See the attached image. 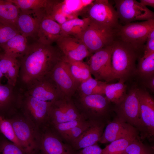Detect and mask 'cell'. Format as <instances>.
<instances>
[{"label":"cell","mask_w":154,"mask_h":154,"mask_svg":"<svg viewBox=\"0 0 154 154\" xmlns=\"http://www.w3.org/2000/svg\"><path fill=\"white\" fill-rule=\"evenodd\" d=\"M94 121L86 120L83 123L73 128L60 137L69 144L79 137L92 124Z\"/></svg>","instance_id":"cell-35"},{"label":"cell","mask_w":154,"mask_h":154,"mask_svg":"<svg viewBox=\"0 0 154 154\" xmlns=\"http://www.w3.org/2000/svg\"><path fill=\"white\" fill-rule=\"evenodd\" d=\"M136 130L116 116L108 123L99 141L102 144L111 142Z\"/></svg>","instance_id":"cell-21"},{"label":"cell","mask_w":154,"mask_h":154,"mask_svg":"<svg viewBox=\"0 0 154 154\" xmlns=\"http://www.w3.org/2000/svg\"><path fill=\"white\" fill-rule=\"evenodd\" d=\"M6 117L11 123L23 150L28 154H37L40 131L19 109Z\"/></svg>","instance_id":"cell-3"},{"label":"cell","mask_w":154,"mask_h":154,"mask_svg":"<svg viewBox=\"0 0 154 154\" xmlns=\"http://www.w3.org/2000/svg\"><path fill=\"white\" fill-rule=\"evenodd\" d=\"M1 52H0V54L1 53Z\"/></svg>","instance_id":"cell-46"},{"label":"cell","mask_w":154,"mask_h":154,"mask_svg":"<svg viewBox=\"0 0 154 154\" xmlns=\"http://www.w3.org/2000/svg\"><path fill=\"white\" fill-rule=\"evenodd\" d=\"M106 123L94 121L92 125L78 138L70 145L77 151L96 144L102 136Z\"/></svg>","instance_id":"cell-20"},{"label":"cell","mask_w":154,"mask_h":154,"mask_svg":"<svg viewBox=\"0 0 154 154\" xmlns=\"http://www.w3.org/2000/svg\"><path fill=\"white\" fill-rule=\"evenodd\" d=\"M0 133L8 140L23 150L11 123L6 117L0 116Z\"/></svg>","instance_id":"cell-33"},{"label":"cell","mask_w":154,"mask_h":154,"mask_svg":"<svg viewBox=\"0 0 154 154\" xmlns=\"http://www.w3.org/2000/svg\"><path fill=\"white\" fill-rule=\"evenodd\" d=\"M20 63L19 59L3 52L0 54V69L7 80V83L16 85L18 78Z\"/></svg>","instance_id":"cell-22"},{"label":"cell","mask_w":154,"mask_h":154,"mask_svg":"<svg viewBox=\"0 0 154 154\" xmlns=\"http://www.w3.org/2000/svg\"><path fill=\"white\" fill-rule=\"evenodd\" d=\"M87 12L92 20L112 29L117 30L121 25L116 9L108 0H94Z\"/></svg>","instance_id":"cell-15"},{"label":"cell","mask_w":154,"mask_h":154,"mask_svg":"<svg viewBox=\"0 0 154 154\" xmlns=\"http://www.w3.org/2000/svg\"><path fill=\"white\" fill-rule=\"evenodd\" d=\"M136 75L141 82L154 76V53L145 58H139Z\"/></svg>","instance_id":"cell-32"},{"label":"cell","mask_w":154,"mask_h":154,"mask_svg":"<svg viewBox=\"0 0 154 154\" xmlns=\"http://www.w3.org/2000/svg\"><path fill=\"white\" fill-rule=\"evenodd\" d=\"M20 11L19 8L9 0H0V20L15 26Z\"/></svg>","instance_id":"cell-30"},{"label":"cell","mask_w":154,"mask_h":154,"mask_svg":"<svg viewBox=\"0 0 154 154\" xmlns=\"http://www.w3.org/2000/svg\"><path fill=\"white\" fill-rule=\"evenodd\" d=\"M83 116L71 98L64 96L51 102L48 125L74 120Z\"/></svg>","instance_id":"cell-13"},{"label":"cell","mask_w":154,"mask_h":154,"mask_svg":"<svg viewBox=\"0 0 154 154\" xmlns=\"http://www.w3.org/2000/svg\"><path fill=\"white\" fill-rule=\"evenodd\" d=\"M22 11L46 15L50 0H9Z\"/></svg>","instance_id":"cell-27"},{"label":"cell","mask_w":154,"mask_h":154,"mask_svg":"<svg viewBox=\"0 0 154 154\" xmlns=\"http://www.w3.org/2000/svg\"><path fill=\"white\" fill-rule=\"evenodd\" d=\"M19 34L15 26L0 20V46Z\"/></svg>","instance_id":"cell-38"},{"label":"cell","mask_w":154,"mask_h":154,"mask_svg":"<svg viewBox=\"0 0 154 154\" xmlns=\"http://www.w3.org/2000/svg\"><path fill=\"white\" fill-rule=\"evenodd\" d=\"M137 130L115 140L102 149V154H122L127 147L139 137Z\"/></svg>","instance_id":"cell-25"},{"label":"cell","mask_w":154,"mask_h":154,"mask_svg":"<svg viewBox=\"0 0 154 154\" xmlns=\"http://www.w3.org/2000/svg\"><path fill=\"white\" fill-rule=\"evenodd\" d=\"M20 88L26 94L44 102H52L66 96L50 74L32 80Z\"/></svg>","instance_id":"cell-8"},{"label":"cell","mask_w":154,"mask_h":154,"mask_svg":"<svg viewBox=\"0 0 154 154\" xmlns=\"http://www.w3.org/2000/svg\"><path fill=\"white\" fill-rule=\"evenodd\" d=\"M51 104L35 98L21 89L19 109L39 130L48 125Z\"/></svg>","instance_id":"cell-5"},{"label":"cell","mask_w":154,"mask_h":154,"mask_svg":"<svg viewBox=\"0 0 154 154\" xmlns=\"http://www.w3.org/2000/svg\"><path fill=\"white\" fill-rule=\"evenodd\" d=\"M139 3L145 7L148 6L153 8L154 7V0H140Z\"/></svg>","instance_id":"cell-43"},{"label":"cell","mask_w":154,"mask_h":154,"mask_svg":"<svg viewBox=\"0 0 154 154\" xmlns=\"http://www.w3.org/2000/svg\"><path fill=\"white\" fill-rule=\"evenodd\" d=\"M119 22L124 25L154 19L153 12L135 0L114 1Z\"/></svg>","instance_id":"cell-11"},{"label":"cell","mask_w":154,"mask_h":154,"mask_svg":"<svg viewBox=\"0 0 154 154\" xmlns=\"http://www.w3.org/2000/svg\"><path fill=\"white\" fill-rule=\"evenodd\" d=\"M86 120L84 117L83 116L74 120L48 126L60 137L72 128L83 123Z\"/></svg>","instance_id":"cell-36"},{"label":"cell","mask_w":154,"mask_h":154,"mask_svg":"<svg viewBox=\"0 0 154 154\" xmlns=\"http://www.w3.org/2000/svg\"><path fill=\"white\" fill-rule=\"evenodd\" d=\"M56 46L64 57L71 60L83 61L91 55L80 39L68 36H63L56 42Z\"/></svg>","instance_id":"cell-17"},{"label":"cell","mask_w":154,"mask_h":154,"mask_svg":"<svg viewBox=\"0 0 154 154\" xmlns=\"http://www.w3.org/2000/svg\"><path fill=\"white\" fill-rule=\"evenodd\" d=\"M44 17L31 12L20 10L15 23V27L23 36L36 39L40 21Z\"/></svg>","instance_id":"cell-19"},{"label":"cell","mask_w":154,"mask_h":154,"mask_svg":"<svg viewBox=\"0 0 154 154\" xmlns=\"http://www.w3.org/2000/svg\"><path fill=\"white\" fill-rule=\"evenodd\" d=\"M79 97L80 113L87 120L108 122L112 108L105 95L94 94Z\"/></svg>","instance_id":"cell-6"},{"label":"cell","mask_w":154,"mask_h":154,"mask_svg":"<svg viewBox=\"0 0 154 154\" xmlns=\"http://www.w3.org/2000/svg\"><path fill=\"white\" fill-rule=\"evenodd\" d=\"M77 151L75 154H102V149L96 144Z\"/></svg>","instance_id":"cell-41"},{"label":"cell","mask_w":154,"mask_h":154,"mask_svg":"<svg viewBox=\"0 0 154 154\" xmlns=\"http://www.w3.org/2000/svg\"><path fill=\"white\" fill-rule=\"evenodd\" d=\"M4 76L1 70L0 69V84L1 83V81L2 79V78L3 76Z\"/></svg>","instance_id":"cell-44"},{"label":"cell","mask_w":154,"mask_h":154,"mask_svg":"<svg viewBox=\"0 0 154 154\" xmlns=\"http://www.w3.org/2000/svg\"><path fill=\"white\" fill-rule=\"evenodd\" d=\"M117 30L91 19L80 39L92 55L112 46L117 38Z\"/></svg>","instance_id":"cell-4"},{"label":"cell","mask_w":154,"mask_h":154,"mask_svg":"<svg viewBox=\"0 0 154 154\" xmlns=\"http://www.w3.org/2000/svg\"><path fill=\"white\" fill-rule=\"evenodd\" d=\"M112 45L104 47L91 55L88 64L96 80L107 83L115 80L112 71Z\"/></svg>","instance_id":"cell-12"},{"label":"cell","mask_w":154,"mask_h":154,"mask_svg":"<svg viewBox=\"0 0 154 154\" xmlns=\"http://www.w3.org/2000/svg\"><path fill=\"white\" fill-rule=\"evenodd\" d=\"M91 21L88 17L83 19L75 18L60 25L62 36H72L80 39Z\"/></svg>","instance_id":"cell-24"},{"label":"cell","mask_w":154,"mask_h":154,"mask_svg":"<svg viewBox=\"0 0 154 154\" xmlns=\"http://www.w3.org/2000/svg\"><path fill=\"white\" fill-rule=\"evenodd\" d=\"M122 154H126V153H123Z\"/></svg>","instance_id":"cell-45"},{"label":"cell","mask_w":154,"mask_h":154,"mask_svg":"<svg viewBox=\"0 0 154 154\" xmlns=\"http://www.w3.org/2000/svg\"><path fill=\"white\" fill-rule=\"evenodd\" d=\"M137 93L139 104L140 137L151 140L154 136V100L145 88L137 87Z\"/></svg>","instance_id":"cell-10"},{"label":"cell","mask_w":154,"mask_h":154,"mask_svg":"<svg viewBox=\"0 0 154 154\" xmlns=\"http://www.w3.org/2000/svg\"><path fill=\"white\" fill-rule=\"evenodd\" d=\"M106 82L97 80L92 77L81 82L77 91L80 96L98 94L104 95Z\"/></svg>","instance_id":"cell-29"},{"label":"cell","mask_w":154,"mask_h":154,"mask_svg":"<svg viewBox=\"0 0 154 154\" xmlns=\"http://www.w3.org/2000/svg\"><path fill=\"white\" fill-rule=\"evenodd\" d=\"M143 85L151 90L152 92H154V76L141 82Z\"/></svg>","instance_id":"cell-42"},{"label":"cell","mask_w":154,"mask_h":154,"mask_svg":"<svg viewBox=\"0 0 154 154\" xmlns=\"http://www.w3.org/2000/svg\"><path fill=\"white\" fill-rule=\"evenodd\" d=\"M62 36L60 25L54 20L44 16L40 21L36 40L46 45H52Z\"/></svg>","instance_id":"cell-18"},{"label":"cell","mask_w":154,"mask_h":154,"mask_svg":"<svg viewBox=\"0 0 154 154\" xmlns=\"http://www.w3.org/2000/svg\"><path fill=\"white\" fill-rule=\"evenodd\" d=\"M143 52V55L142 56L144 58L154 53V30H152L148 36Z\"/></svg>","instance_id":"cell-40"},{"label":"cell","mask_w":154,"mask_h":154,"mask_svg":"<svg viewBox=\"0 0 154 154\" xmlns=\"http://www.w3.org/2000/svg\"><path fill=\"white\" fill-rule=\"evenodd\" d=\"M111 63L115 79L125 82L136 76V61L143 51L117 37L112 45Z\"/></svg>","instance_id":"cell-2"},{"label":"cell","mask_w":154,"mask_h":154,"mask_svg":"<svg viewBox=\"0 0 154 154\" xmlns=\"http://www.w3.org/2000/svg\"><path fill=\"white\" fill-rule=\"evenodd\" d=\"M112 110L117 117L135 128L139 133L141 125L137 87L129 90L123 100L119 103L115 104Z\"/></svg>","instance_id":"cell-9"},{"label":"cell","mask_w":154,"mask_h":154,"mask_svg":"<svg viewBox=\"0 0 154 154\" xmlns=\"http://www.w3.org/2000/svg\"><path fill=\"white\" fill-rule=\"evenodd\" d=\"M9 100V95L5 85L0 84V116H4Z\"/></svg>","instance_id":"cell-39"},{"label":"cell","mask_w":154,"mask_h":154,"mask_svg":"<svg viewBox=\"0 0 154 154\" xmlns=\"http://www.w3.org/2000/svg\"><path fill=\"white\" fill-rule=\"evenodd\" d=\"M125 82L122 80H119L117 83L107 84L104 95L110 102L116 104L123 100L127 93V86Z\"/></svg>","instance_id":"cell-26"},{"label":"cell","mask_w":154,"mask_h":154,"mask_svg":"<svg viewBox=\"0 0 154 154\" xmlns=\"http://www.w3.org/2000/svg\"><path fill=\"white\" fill-rule=\"evenodd\" d=\"M50 75L64 96L71 98L77 91L80 84L73 77L63 59L56 64Z\"/></svg>","instance_id":"cell-16"},{"label":"cell","mask_w":154,"mask_h":154,"mask_svg":"<svg viewBox=\"0 0 154 154\" xmlns=\"http://www.w3.org/2000/svg\"><path fill=\"white\" fill-rule=\"evenodd\" d=\"M126 154H153L152 148L144 144L139 137L133 140L123 152Z\"/></svg>","instance_id":"cell-34"},{"label":"cell","mask_w":154,"mask_h":154,"mask_svg":"<svg viewBox=\"0 0 154 154\" xmlns=\"http://www.w3.org/2000/svg\"><path fill=\"white\" fill-rule=\"evenodd\" d=\"M63 57L57 46L43 44L36 40L29 44L26 53L19 59L20 66L16 84L21 87L50 74Z\"/></svg>","instance_id":"cell-1"},{"label":"cell","mask_w":154,"mask_h":154,"mask_svg":"<svg viewBox=\"0 0 154 154\" xmlns=\"http://www.w3.org/2000/svg\"><path fill=\"white\" fill-rule=\"evenodd\" d=\"M37 154H75L68 143H64L60 136L48 126L40 130Z\"/></svg>","instance_id":"cell-14"},{"label":"cell","mask_w":154,"mask_h":154,"mask_svg":"<svg viewBox=\"0 0 154 154\" xmlns=\"http://www.w3.org/2000/svg\"><path fill=\"white\" fill-rule=\"evenodd\" d=\"M0 154H28L0 133Z\"/></svg>","instance_id":"cell-37"},{"label":"cell","mask_w":154,"mask_h":154,"mask_svg":"<svg viewBox=\"0 0 154 154\" xmlns=\"http://www.w3.org/2000/svg\"><path fill=\"white\" fill-rule=\"evenodd\" d=\"M154 30V19L121 25L117 37L143 52L145 43L150 33Z\"/></svg>","instance_id":"cell-7"},{"label":"cell","mask_w":154,"mask_h":154,"mask_svg":"<svg viewBox=\"0 0 154 154\" xmlns=\"http://www.w3.org/2000/svg\"><path fill=\"white\" fill-rule=\"evenodd\" d=\"M62 59L67 64L73 77L80 84L92 77L88 64L83 61L70 60L63 56Z\"/></svg>","instance_id":"cell-28"},{"label":"cell","mask_w":154,"mask_h":154,"mask_svg":"<svg viewBox=\"0 0 154 154\" xmlns=\"http://www.w3.org/2000/svg\"><path fill=\"white\" fill-rule=\"evenodd\" d=\"M29 44L27 38L17 35L0 46L3 52L13 57L20 59L27 52Z\"/></svg>","instance_id":"cell-23"},{"label":"cell","mask_w":154,"mask_h":154,"mask_svg":"<svg viewBox=\"0 0 154 154\" xmlns=\"http://www.w3.org/2000/svg\"><path fill=\"white\" fill-rule=\"evenodd\" d=\"M94 0H65L62 1L67 14L72 19L78 18V15L86 12L93 3Z\"/></svg>","instance_id":"cell-31"}]
</instances>
